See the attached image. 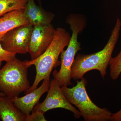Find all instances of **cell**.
<instances>
[{
    "mask_svg": "<svg viewBox=\"0 0 121 121\" xmlns=\"http://www.w3.org/2000/svg\"><path fill=\"white\" fill-rule=\"evenodd\" d=\"M121 27V21L118 17L108 42L102 50L91 54H78L75 56L71 68V78L75 80L82 79L86 73L94 70L98 71L104 78L119 39Z\"/></svg>",
    "mask_w": 121,
    "mask_h": 121,
    "instance_id": "6da1fadb",
    "label": "cell"
},
{
    "mask_svg": "<svg viewBox=\"0 0 121 121\" xmlns=\"http://www.w3.org/2000/svg\"><path fill=\"white\" fill-rule=\"evenodd\" d=\"M24 10L29 23L33 26L51 24L55 17L52 13L45 11L42 7L37 5L34 0H28Z\"/></svg>",
    "mask_w": 121,
    "mask_h": 121,
    "instance_id": "30bf717a",
    "label": "cell"
},
{
    "mask_svg": "<svg viewBox=\"0 0 121 121\" xmlns=\"http://www.w3.org/2000/svg\"><path fill=\"white\" fill-rule=\"evenodd\" d=\"M87 81L83 78L77 80V84L71 88L61 86L64 94L69 102L74 105L86 121H110L112 113L108 109L101 108L91 100L87 92Z\"/></svg>",
    "mask_w": 121,
    "mask_h": 121,
    "instance_id": "277c9868",
    "label": "cell"
},
{
    "mask_svg": "<svg viewBox=\"0 0 121 121\" xmlns=\"http://www.w3.org/2000/svg\"><path fill=\"white\" fill-rule=\"evenodd\" d=\"M16 53L9 52L5 50L0 43V69L2 65V62H9L16 58Z\"/></svg>",
    "mask_w": 121,
    "mask_h": 121,
    "instance_id": "9a60e30c",
    "label": "cell"
},
{
    "mask_svg": "<svg viewBox=\"0 0 121 121\" xmlns=\"http://www.w3.org/2000/svg\"><path fill=\"white\" fill-rule=\"evenodd\" d=\"M28 60L17 58L7 62L0 69V91L11 99L19 97L31 86L28 78Z\"/></svg>",
    "mask_w": 121,
    "mask_h": 121,
    "instance_id": "5b68a950",
    "label": "cell"
},
{
    "mask_svg": "<svg viewBox=\"0 0 121 121\" xmlns=\"http://www.w3.org/2000/svg\"><path fill=\"white\" fill-rule=\"evenodd\" d=\"M31 114L26 116L25 121H47L44 117V113L40 111H33Z\"/></svg>",
    "mask_w": 121,
    "mask_h": 121,
    "instance_id": "2e32d148",
    "label": "cell"
},
{
    "mask_svg": "<svg viewBox=\"0 0 121 121\" xmlns=\"http://www.w3.org/2000/svg\"><path fill=\"white\" fill-rule=\"evenodd\" d=\"M110 121H121V108L117 112L112 113Z\"/></svg>",
    "mask_w": 121,
    "mask_h": 121,
    "instance_id": "e0dca14e",
    "label": "cell"
},
{
    "mask_svg": "<svg viewBox=\"0 0 121 121\" xmlns=\"http://www.w3.org/2000/svg\"><path fill=\"white\" fill-rule=\"evenodd\" d=\"M26 116L6 95H0V119L3 121H25Z\"/></svg>",
    "mask_w": 121,
    "mask_h": 121,
    "instance_id": "7c38bea8",
    "label": "cell"
},
{
    "mask_svg": "<svg viewBox=\"0 0 121 121\" xmlns=\"http://www.w3.org/2000/svg\"><path fill=\"white\" fill-rule=\"evenodd\" d=\"M58 82L55 78L50 81V86L47 97L43 102L38 103L33 111H40L45 113L48 111L61 108L70 111L73 113L75 118H79L81 115L69 102L65 97Z\"/></svg>",
    "mask_w": 121,
    "mask_h": 121,
    "instance_id": "8992f818",
    "label": "cell"
},
{
    "mask_svg": "<svg viewBox=\"0 0 121 121\" xmlns=\"http://www.w3.org/2000/svg\"><path fill=\"white\" fill-rule=\"evenodd\" d=\"M109 65L111 78L113 80H117L121 73V48L119 54L117 56L111 57Z\"/></svg>",
    "mask_w": 121,
    "mask_h": 121,
    "instance_id": "5bb4252c",
    "label": "cell"
},
{
    "mask_svg": "<svg viewBox=\"0 0 121 121\" xmlns=\"http://www.w3.org/2000/svg\"><path fill=\"white\" fill-rule=\"evenodd\" d=\"M29 23L23 9L11 11L0 17V43L5 35L19 26Z\"/></svg>",
    "mask_w": 121,
    "mask_h": 121,
    "instance_id": "8fae6325",
    "label": "cell"
},
{
    "mask_svg": "<svg viewBox=\"0 0 121 121\" xmlns=\"http://www.w3.org/2000/svg\"><path fill=\"white\" fill-rule=\"evenodd\" d=\"M0 95H1V96H4V95H5V94L4 93L0 91Z\"/></svg>",
    "mask_w": 121,
    "mask_h": 121,
    "instance_id": "ac0fdd59",
    "label": "cell"
},
{
    "mask_svg": "<svg viewBox=\"0 0 121 121\" xmlns=\"http://www.w3.org/2000/svg\"><path fill=\"white\" fill-rule=\"evenodd\" d=\"M33 26L30 24L17 27L7 33L0 43L5 50L16 54L28 52Z\"/></svg>",
    "mask_w": 121,
    "mask_h": 121,
    "instance_id": "52a82bcc",
    "label": "cell"
},
{
    "mask_svg": "<svg viewBox=\"0 0 121 121\" xmlns=\"http://www.w3.org/2000/svg\"><path fill=\"white\" fill-rule=\"evenodd\" d=\"M55 32L51 24L33 26L28 48L31 60L37 59L45 51L52 42Z\"/></svg>",
    "mask_w": 121,
    "mask_h": 121,
    "instance_id": "ba28073f",
    "label": "cell"
},
{
    "mask_svg": "<svg viewBox=\"0 0 121 121\" xmlns=\"http://www.w3.org/2000/svg\"><path fill=\"white\" fill-rule=\"evenodd\" d=\"M71 36L65 29L58 27L56 29L54 39L50 45L41 55L34 60H28L30 66L34 65L36 75L32 86L25 91L30 93L37 88L39 83L44 79L50 78L52 69L60 65L58 59L61 52L67 46Z\"/></svg>",
    "mask_w": 121,
    "mask_h": 121,
    "instance_id": "7a4b0ae2",
    "label": "cell"
},
{
    "mask_svg": "<svg viewBox=\"0 0 121 121\" xmlns=\"http://www.w3.org/2000/svg\"><path fill=\"white\" fill-rule=\"evenodd\" d=\"M66 22L70 25L72 34L67 48L63 50L60 54V69L58 71L55 70L53 73L54 78L58 81L60 86L72 85V67L77 52L82 50L81 44L78 41V35L86 25V18L81 14L68 15Z\"/></svg>",
    "mask_w": 121,
    "mask_h": 121,
    "instance_id": "3957f363",
    "label": "cell"
},
{
    "mask_svg": "<svg viewBox=\"0 0 121 121\" xmlns=\"http://www.w3.org/2000/svg\"><path fill=\"white\" fill-rule=\"evenodd\" d=\"M40 86L21 97L12 99L15 105L25 115L28 116L33 110L35 106L44 93L48 92L50 86V78L44 79Z\"/></svg>",
    "mask_w": 121,
    "mask_h": 121,
    "instance_id": "9c48e42d",
    "label": "cell"
},
{
    "mask_svg": "<svg viewBox=\"0 0 121 121\" xmlns=\"http://www.w3.org/2000/svg\"><path fill=\"white\" fill-rule=\"evenodd\" d=\"M28 0H0V17L11 11L24 9Z\"/></svg>",
    "mask_w": 121,
    "mask_h": 121,
    "instance_id": "4fadbf2b",
    "label": "cell"
}]
</instances>
